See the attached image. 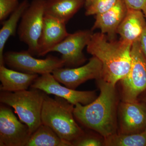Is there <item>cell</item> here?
<instances>
[{
	"label": "cell",
	"instance_id": "obj_15",
	"mask_svg": "<svg viewBox=\"0 0 146 146\" xmlns=\"http://www.w3.org/2000/svg\"><path fill=\"white\" fill-rule=\"evenodd\" d=\"M146 27V19L142 11L127 9L125 17L117 30L120 39L132 44L139 41Z\"/></svg>",
	"mask_w": 146,
	"mask_h": 146
},
{
	"label": "cell",
	"instance_id": "obj_6",
	"mask_svg": "<svg viewBox=\"0 0 146 146\" xmlns=\"http://www.w3.org/2000/svg\"><path fill=\"white\" fill-rule=\"evenodd\" d=\"M45 0H32L25 11L18 28L21 42L27 46L32 55H37V44L43 29Z\"/></svg>",
	"mask_w": 146,
	"mask_h": 146
},
{
	"label": "cell",
	"instance_id": "obj_4",
	"mask_svg": "<svg viewBox=\"0 0 146 146\" xmlns=\"http://www.w3.org/2000/svg\"><path fill=\"white\" fill-rule=\"evenodd\" d=\"M31 89L16 92L2 91L0 102L13 108L32 134L42 124L41 113L46 93L39 89Z\"/></svg>",
	"mask_w": 146,
	"mask_h": 146
},
{
	"label": "cell",
	"instance_id": "obj_10",
	"mask_svg": "<svg viewBox=\"0 0 146 146\" xmlns=\"http://www.w3.org/2000/svg\"><path fill=\"white\" fill-rule=\"evenodd\" d=\"M93 31L80 30L68 36L52 50L61 54V58L68 68L78 67L85 63L86 60L83 50L87 46Z\"/></svg>",
	"mask_w": 146,
	"mask_h": 146
},
{
	"label": "cell",
	"instance_id": "obj_9",
	"mask_svg": "<svg viewBox=\"0 0 146 146\" xmlns=\"http://www.w3.org/2000/svg\"><path fill=\"white\" fill-rule=\"evenodd\" d=\"M31 135L28 126L19 121L10 108L1 105L0 146H26Z\"/></svg>",
	"mask_w": 146,
	"mask_h": 146
},
{
	"label": "cell",
	"instance_id": "obj_24",
	"mask_svg": "<svg viewBox=\"0 0 146 146\" xmlns=\"http://www.w3.org/2000/svg\"><path fill=\"white\" fill-rule=\"evenodd\" d=\"M127 9L143 10L146 8V0H123Z\"/></svg>",
	"mask_w": 146,
	"mask_h": 146
},
{
	"label": "cell",
	"instance_id": "obj_1",
	"mask_svg": "<svg viewBox=\"0 0 146 146\" xmlns=\"http://www.w3.org/2000/svg\"><path fill=\"white\" fill-rule=\"evenodd\" d=\"M96 80L99 96L89 104H76L74 115L82 124L105 138L117 133L118 97L116 86L102 78Z\"/></svg>",
	"mask_w": 146,
	"mask_h": 146
},
{
	"label": "cell",
	"instance_id": "obj_12",
	"mask_svg": "<svg viewBox=\"0 0 146 146\" xmlns=\"http://www.w3.org/2000/svg\"><path fill=\"white\" fill-rule=\"evenodd\" d=\"M119 132L130 134L144 132L146 128V106L141 101H122L119 106Z\"/></svg>",
	"mask_w": 146,
	"mask_h": 146
},
{
	"label": "cell",
	"instance_id": "obj_27",
	"mask_svg": "<svg viewBox=\"0 0 146 146\" xmlns=\"http://www.w3.org/2000/svg\"><path fill=\"white\" fill-rule=\"evenodd\" d=\"M84 1H85V3H86V5H87L91 2L92 0H84Z\"/></svg>",
	"mask_w": 146,
	"mask_h": 146
},
{
	"label": "cell",
	"instance_id": "obj_28",
	"mask_svg": "<svg viewBox=\"0 0 146 146\" xmlns=\"http://www.w3.org/2000/svg\"><path fill=\"white\" fill-rule=\"evenodd\" d=\"M143 12L144 14H145V17L146 19V8L144 9L143 10Z\"/></svg>",
	"mask_w": 146,
	"mask_h": 146
},
{
	"label": "cell",
	"instance_id": "obj_3",
	"mask_svg": "<svg viewBox=\"0 0 146 146\" xmlns=\"http://www.w3.org/2000/svg\"><path fill=\"white\" fill-rule=\"evenodd\" d=\"M74 106L63 98L55 96L53 99L46 94L41 113L42 124L72 143L85 133L74 119Z\"/></svg>",
	"mask_w": 146,
	"mask_h": 146
},
{
	"label": "cell",
	"instance_id": "obj_16",
	"mask_svg": "<svg viewBox=\"0 0 146 146\" xmlns=\"http://www.w3.org/2000/svg\"><path fill=\"white\" fill-rule=\"evenodd\" d=\"M36 74H28L13 70L0 66L1 90L9 92H16L27 90L38 77Z\"/></svg>",
	"mask_w": 146,
	"mask_h": 146
},
{
	"label": "cell",
	"instance_id": "obj_5",
	"mask_svg": "<svg viewBox=\"0 0 146 146\" xmlns=\"http://www.w3.org/2000/svg\"><path fill=\"white\" fill-rule=\"evenodd\" d=\"M131 55L129 72L119 81L122 101L138 100L139 96L146 91V59L141 50L139 41L132 44Z\"/></svg>",
	"mask_w": 146,
	"mask_h": 146
},
{
	"label": "cell",
	"instance_id": "obj_7",
	"mask_svg": "<svg viewBox=\"0 0 146 146\" xmlns=\"http://www.w3.org/2000/svg\"><path fill=\"white\" fill-rule=\"evenodd\" d=\"M27 51H9L4 54V63L16 71L41 75L52 73L63 68L64 61L61 58L50 55L45 59H37Z\"/></svg>",
	"mask_w": 146,
	"mask_h": 146
},
{
	"label": "cell",
	"instance_id": "obj_17",
	"mask_svg": "<svg viewBox=\"0 0 146 146\" xmlns=\"http://www.w3.org/2000/svg\"><path fill=\"white\" fill-rule=\"evenodd\" d=\"M85 2L84 0H45V15L66 24Z\"/></svg>",
	"mask_w": 146,
	"mask_h": 146
},
{
	"label": "cell",
	"instance_id": "obj_21",
	"mask_svg": "<svg viewBox=\"0 0 146 146\" xmlns=\"http://www.w3.org/2000/svg\"><path fill=\"white\" fill-rule=\"evenodd\" d=\"M119 0H92L86 6V16L96 15L105 12L112 8Z\"/></svg>",
	"mask_w": 146,
	"mask_h": 146
},
{
	"label": "cell",
	"instance_id": "obj_2",
	"mask_svg": "<svg viewBox=\"0 0 146 146\" xmlns=\"http://www.w3.org/2000/svg\"><path fill=\"white\" fill-rule=\"evenodd\" d=\"M132 44L121 39L111 40L106 35L96 33L92 34L86 50L101 62L102 78L116 86L130 70Z\"/></svg>",
	"mask_w": 146,
	"mask_h": 146
},
{
	"label": "cell",
	"instance_id": "obj_25",
	"mask_svg": "<svg viewBox=\"0 0 146 146\" xmlns=\"http://www.w3.org/2000/svg\"><path fill=\"white\" fill-rule=\"evenodd\" d=\"M141 50L146 59V27L139 40Z\"/></svg>",
	"mask_w": 146,
	"mask_h": 146
},
{
	"label": "cell",
	"instance_id": "obj_23",
	"mask_svg": "<svg viewBox=\"0 0 146 146\" xmlns=\"http://www.w3.org/2000/svg\"><path fill=\"white\" fill-rule=\"evenodd\" d=\"M73 146H104V138L103 140L95 136L84 134L72 142Z\"/></svg>",
	"mask_w": 146,
	"mask_h": 146
},
{
	"label": "cell",
	"instance_id": "obj_20",
	"mask_svg": "<svg viewBox=\"0 0 146 146\" xmlns=\"http://www.w3.org/2000/svg\"><path fill=\"white\" fill-rule=\"evenodd\" d=\"M104 146H146V133H116L104 138Z\"/></svg>",
	"mask_w": 146,
	"mask_h": 146
},
{
	"label": "cell",
	"instance_id": "obj_19",
	"mask_svg": "<svg viewBox=\"0 0 146 146\" xmlns=\"http://www.w3.org/2000/svg\"><path fill=\"white\" fill-rule=\"evenodd\" d=\"M71 142L59 137L49 127L42 124L32 134L26 146H72Z\"/></svg>",
	"mask_w": 146,
	"mask_h": 146
},
{
	"label": "cell",
	"instance_id": "obj_8",
	"mask_svg": "<svg viewBox=\"0 0 146 146\" xmlns=\"http://www.w3.org/2000/svg\"><path fill=\"white\" fill-rule=\"evenodd\" d=\"M31 88L38 89L46 94L60 97L75 106L89 104L97 98L95 91H78L60 85L51 73L42 75L34 80Z\"/></svg>",
	"mask_w": 146,
	"mask_h": 146
},
{
	"label": "cell",
	"instance_id": "obj_13",
	"mask_svg": "<svg viewBox=\"0 0 146 146\" xmlns=\"http://www.w3.org/2000/svg\"><path fill=\"white\" fill-rule=\"evenodd\" d=\"M66 23L45 15L43 29L37 44V55L44 56L65 39L69 33Z\"/></svg>",
	"mask_w": 146,
	"mask_h": 146
},
{
	"label": "cell",
	"instance_id": "obj_11",
	"mask_svg": "<svg viewBox=\"0 0 146 146\" xmlns=\"http://www.w3.org/2000/svg\"><path fill=\"white\" fill-rule=\"evenodd\" d=\"M102 73L101 62L93 56L88 63L81 67L58 68L52 73L58 82L70 89H76L87 80L102 78Z\"/></svg>",
	"mask_w": 146,
	"mask_h": 146
},
{
	"label": "cell",
	"instance_id": "obj_14",
	"mask_svg": "<svg viewBox=\"0 0 146 146\" xmlns=\"http://www.w3.org/2000/svg\"><path fill=\"white\" fill-rule=\"evenodd\" d=\"M127 8L123 0H119L109 10L96 15V21L91 30H100L111 40L116 39L117 30L125 17Z\"/></svg>",
	"mask_w": 146,
	"mask_h": 146
},
{
	"label": "cell",
	"instance_id": "obj_26",
	"mask_svg": "<svg viewBox=\"0 0 146 146\" xmlns=\"http://www.w3.org/2000/svg\"><path fill=\"white\" fill-rule=\"evenodd\" d=\"M142 94H143V98H142V101L143 102L146 106V91H145V92H144ZM145 132L146 133V128Z\"/></svg>",
	"mask_w": 146,
	"mask_h": 146
},
{
	"label": "cell",
	"instance_id": "obj_18",
	"mask_svg": "<svg viewBox=\"0 0 146 146\" xmlns=\"http://www.w3.org/2000/svg\"><path fill=\"white\" fill-rule=\"evenodd\" d=\"M28 0H23L7 20L3 21L0 30V66L4 65V49L9 37L16 35L18 23L30 5Z\"/></svg>",
	"mask_w": 146,
	"mask_h": 146
},
{
	"label": "cell",
	"instance_id": "obj_22",
	"mask_svg": "<svg viewBox=\"0 0 146 146\" xmlns=\"http://www.w3.org/2000/svg\"><path fill=\"white\" fill-rule=\"evenodd\" d=\"M19 0H0L1 23L10 16L20 5Z\"/></svg>",
	"mask_w": 146,
	"mask_h": 146
}]
</instances>
